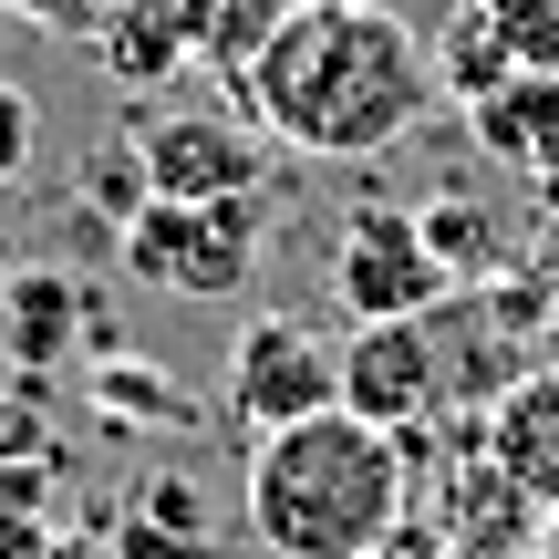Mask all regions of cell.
I'll list each match as a JSON object with an SVG mask.
<instances>
[{"instance_id": "7", "label": "cell", "mask_w": 559, "mask_h": 559, "mask_svg": "<svg viewBox=\"0 0 559 559\" xmlns=\"http://www.w3.org/2000/svg\"><path fill=\"white\" fill-rule=\"evenodd\" d=\"M135 166H145V198H260L270 156H260V124L239 115H177V104H145L135 115Z\"/></svg>"}, {"instance_id": "12", "label": "cell", "mask_w": 559, "mask_h": 559, "mask_svg": "<svg viewBox=\"0 0 559 559\" xmlns=\"http://www.w3.org/2000/svg\"><path fill=\"white\" fill-rule=\"evenodd\" d=\"M73 342H83L73 270H11V290H0V353H11V373H52Z\"/></svg>"}, {"instance_id": "8", "label": "cell", "mask_w": 559, "mask_h": 559, "mask_svg": "<svg viewBox=\"0 0 559 559\" xmlns=\"http://www.w3.org/2000/svg\"><path fill=\"white\" fill-rule=\"evenodd\" d=\"M362 425H383V436H415L425 415H445V383H436V332L415 321H353L342 332V394Z\"/></svg>"}, {"instance_id": "3", "label": "cell", "mask_w": 559, "mask_h": 559, "mask_svg": "<svg viewBox=\"0 0 559 559\" xmlns=\"http://www.w3.org/2000/svg\"><path fill=\"white\" fill-rule=\"evenodd\" d=\"M436 559H539V508L487 456V415H425L404 436V528Z\"/></svg>"}, {"instance_id": "25", "label": "cell", "mask_w": 559, "mask_h": 559, "mask_svg": "<svg viewBox=\"0 0 559 559\" xmlns=\"http://www.w3.org/2000/svg\"><path fill=\"white\" fill-rule=\"evenodd\" d=\"M0 290H11V270H0Z\"/></svg>"}, {"instance_id": "15", "label": "cell", "mask_w": 559, "mask_h": 559, "mask_svg": "<svg viewBox=\"0 0 559 559\" xmlns=\"http://www.w3.org/2000/svg\"><path fill=\"white\" fill-rule=\"evenodd\" d=\"M415 218H425V249L445 260V280H498L508 270V228L477 198H425Z\"/></svg>"}, {"instance_id": "18", "label": "cell", "mask_w": 559, "mask_h": 559, "mask_svg": "<svg viewBox=\"0 0 559 559\" xmlns=\"http://www.w3.org/2000/svg\"><path fill=\"white\" fill-rule=\"evenodd\" d=\"M0 11H11V21H32V32H52V41H94L115 0H0Z\"/></svg>"}, {"instance_id": "5", "label": "cell", "mask_w": 559, "mask_h": 559, "mask_svg": "<svg viewBox=\"0 0 559 559\" xmlns=\"http://www.w3.org/2000/svg\"><path fill=\"white\" fill-rule=\"evenodd\" d=\"M332 394H342V342H321L300 311H249L239 332H228V415H239L249 436L321 415Z\"/></svg>"}, {"instance_id": "20", "label": "cell", "mask_w": 559, "mask_h": 559, "mask_svg": "<svg viewBox=\"0 0 559 559\" xmlns=\"http://www.w3.org/2000/svg\"><path fill=\"white\" fill-rule=\"evenodd\" d=\"M21 145H32V104H21L11 83H0V187L21 177Z\"/></svg>"}, {"instance_id": "11", "label": "cell", "mask_w": 559, "mask_h": 559, "mask_svg": "<svg viewBox=\"0 0 559 559\" xmlns=\"http://www.w3.org/2000/svg\"><path fill=\"white\" fill-rule=\"evenodd\" d=\"M466 135L487 145V166H508V177H539L559 156V73H508L498 94L466 104Z\"/></svg>"}, {"instance_id": "22", "label": "cell", "mask_w": 559, "mask_h": 559, "mask_svg": "<svg viewBox=\"0 0 559 559\" xmlns=\"http://www.w3.org/2000/svg\"><path fill=\"white\" fill-rule=\"evenodd\" d=\"M373 559H436V549H415V539H394V549H373Z\"/></svg>"}, {"instance_id": "1", "label": "cell", "mask_w": 559, "mask_h": 559, "mask_svg": "<svg viewBox=\"0 0 559 559\" xmlns=\"http://www.w3.org/2000/svg\"><path fill=\"white\" fill-rule=\"evenodd\" d=\"M436 104V52L404 11L383 0H342V11H300L270 32V52L239 73V115L290 156L362 166L383 145H404Z\"/></svg>"}, {"instance_id": "9", "label": "cell", "mask_w": 559, "mask_h": 559, "mask_svg": "<svg viewBox=\"0 0 559 559\" xmlns=\"http://www.w3.org/2000/svg\"><path fill=\"white\" fill-rule=\"evenodd\" d=\"M83 52H94L104 83H124V94L187 83V73H198V0H115Z\"/></svg>"}, {"instance_id": "16", "label": "cell", "mask_w": 559, "mask_h": 559, "mask_svg": "<svg viewBox=\"0 0 559 559\" xmlns=\"http://www.w3.org/2000/svg\"><path fill=\"white\" fill-rule=\"evenodd\" d=\"M94 404L115 425H187L198 415V404H187L166 373H145V362H94Z\"/></svg>"}, {"instance_id": "4", "label": "cell", "mask_w": 559, "mask_h": 559, "mask_svg": "<svg viewBox=\"0 0 559 559\" xmlns=\"http://www.w3.org/2000/svg\"><path fill=\"white\" fill-rule=\"evenodd\" d=\"M124 270L177 300H239L270 249V198H145L115 228Z\"/></svg>"}, {"instance_id": "6", "label": "cell", "mask_w": 559, "mask_h": 559, "mask_svg": "<svg viewBox=\"0 0 559 559\" xmlns=\"http://www.w3.org/2000/svg\"><path fill=\"white\" fill-rule=\"evenodd\" d=\"M456 290L445 280V260L425 249V218L415 207H353L332 239V300L353 321H415L436 311V300Z\"/></svg>"}, {"instance_id": "13", "label": "cell", "mask_w": 559, "mask_h": 559, "mask_svg": "<svg viewBox=\"0 0 559 559\" xmlns=\"http://www.w3.org/2000/svg\"><path fill=\"white\" fill-rule=\"evenodd\" d=\"M425 52H436V94H456V104H477V94H498L508 73H528V62L508 52V32H498L487 0H456L445 32H425Z\"/></svg>"}, {"instance_id": "24", "label": "cell", "mask_w": 559, "mask_h": 559, "mask_svg": "<svg viewBox=\"0 0 559 559\" xmlns=\"http://www.w3.org/2000/svg\"><path fill=\"white\" fill-rule=\"evenodd\" d=\"M300 11H342V0H300Z\"/></svg>"}, {"instance_id": "21", "label": "cell", "mask_w": 559, "mask_h": 559, "mask_svg": "<svg viewBox=\"0 0 559 559\" xmlns=\"http://www.w3.org/2000/svg\"><path fill=\"white\" fill-rule=\"evenodd\" d=\"M528 198H539V218H549V228H559V156H549V166H539V177H528Z\"/></svg>"}, {"instance_id": "10", "label": "cell", "mask_w": 559, "mask_h": 559, "mask_svg": "<svg viewBox=\"0 0 559 559\" xmlns=\"http://www.w3.org/2000/svg\"><path fill=\"white\" fill-rule=\"evenodd\" d=\"M487 456L519 477V498L559 519V362H528L498 404H487Z\"/></svg>"}, {"instance_id": "19", "label": "cell", "mask_w": 559, "mask_h": 559, "mask_svg": "<svg viewBox=\"0 0 559 559\" xmlns=\"http://www.w3.org/2000/svg\"><path fill=\"white\" fill-rule=\"evenodd\" d=\"M0 456H41V425H32V394L0 383Z\"/></svg>"}, {"instance_id": "17", "label": "cell", "mask_w": 559, "mask_h": 559, "mask_svg": "<svg viewBox=\"0 0 559 559\" xmlns=\"http://www.w3.org/2000/svg\"><path fill=\"white\" fill-rule=\"evenodd\" d=\"M0 559H104L94 539H62L52 508H21V519H0Z\"/></svg>"}, {"instance_id": "14", "label": "cell", "mask_w": 559, "mask_h": 559, "mask_svg": "<svg viewBox=\"0 0 559 559\" xmlns=\"http://www.w3.org/2000/svg\"><path fill=\"white\" fill-rule=\"evenodd\" d=\"M280 21H290V0H198V73L239 94V73L270 52Z\"/></svg>"}, {"instance_id": "2", "label": "cell", "mask_w": 559, "mask_h": 559, "mask_svg": "<svg viewBox=\"0 0 559 559\" xmlns=\"http://www.w3.org/2000/svg\"><path fill=\"white\" fill-rule=\"evenodd\" d=\"M249 539L270 559H373L404 528V436L362 425L353 404H321L249 445Z\"/></svg>"}, {"instance_id": "23", "label": "cell", "mask_w": 559, "mask_h": 559, "mask_svg": "<svg viewBox=\"0 0 559 559\" xmlns=\"http://www.w3.org/2000/svg\"><path fill=\"white\" fill-rule=\"evenodd\" d=\"M539 559H559V519H539Z\"/></svg>"}]
</instances>
